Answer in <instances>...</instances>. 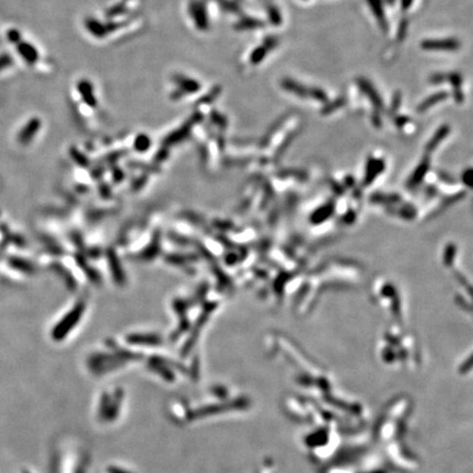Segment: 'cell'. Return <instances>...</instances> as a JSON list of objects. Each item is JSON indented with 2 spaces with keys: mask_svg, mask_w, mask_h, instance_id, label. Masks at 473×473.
I'll return each instance as SVG.
<instances>
[{
  "mask_svg": "<svg viewBox=\"0 0 473 473\" xmlns=\"http://www.w3.org/2000/svg\"><path fill=\"white\" fill-rule=\"evenodd\" d=\"M189 11L190 15L192 17V19L194 20L196 26L199 30H207L209 26L208 22V16L206 11V6L203 1H199V0H192L189 6Z\"/></svg>",
  "mask_w": 473,
  "mask_h": 473,
  "instance_id": "6da1fadb",
  "label": "cell"
},
{
  "mask_svg": "<svg viewBox=\"0 0 473 473\" xmlns=\"http://www.w3.org/2000/svg\"><path fill=\"white\" fill-rule=\"evenodd\" d=\"M421 46L426 51H457L460 47V42L457 39H425L421 43Z\"/></svg>",
  "mask_w": 473,
  "mask_h": 473,
  "instance_id": "7a4b0ae2",
  "label": "cell"
},
{
  "mask_svg": "<svg viewBox=\"0 0 473 473\" xmlns=\"http://www.w3.org/2000/svg\"><path fill=\"white\" fill-rule=\"evenodd\" d=\"M356 82H357V86H358V88L360 89V91L363 92L364 95L367 96L370 99V101L373 102L374 108H376L377 110H382L383 109V102L381 100L380 95H379L378 91L376 90V88L373 86V83L370 82L369 80H367L366 78H363V77L357 78Z\"/></svg>",
  "mask_w": 473,
  "mask_h": 473,
  "instance_id": "3957f363",
  "label": "cell"
},
{
  "mask_svg": "<svg viewBox=\"0 0 473 473\" xmlns=\"http://www.w3.org/2000/svg\"><path fill=\"white\" fill-rule=\"evenodd\" d=\"M175 82L177 84L178 89L172 93V97L175 98L176 96H177V99L181 96L185 95V93H194L199 90V83L196 80L184 77V76L177 75L175 77Z\"/></svg>",
  "mask_w": 473,
  "mask_h": 473,
  "instance_id": "277c9868",
  "label": "cell"
},
{
  "mask_svg": "<svg viewBox=\"0 0 473 473\" xmlns=\"http://www.w3.org/2000/svg\"><path fill=\"white\" fill-rule=\"evenodd\" d=\"M86 26L87 29L90 31V33H92L97 38L104 37V35L118 29V24L115 23L103 24L95 19H88L86 21Z\"/></svg>",
  "mask_w": 473,
  "mask_h": 473,
  "instance_id": "5b68a950",
  "label": "cell"
},
{
  "mask_svg": "<svg viewBox=\"0 0 473 473\" xmlns=\"http://www.w3.org/2000/svg\"><path fill=\"white\" fill-rule=\"evenodd\" d=\"M282 87L284 90L294 93L300 98H309V88L299 83L292 78H284L282 80Z\"/></svg>",
  "mask_w": 473,
  "mask_h": 473,
  "instance_id": "8992f818",
  "label": "cell"
},
{
  "mask_svg": "<svg viewBox=\"0 0 473 473\" xmlns=\"http://www.w3.org/2000/svg\"><path fill=\"white\" fill-rule=\"evenodd\" d=\"M367 2L369 3L373 13L374 15V17H376L377 21L379 22V25H380V29L382 30V32L385 33L388 32L389 26H388V21L385 15V11H383L381 0H367Z\"/></svg>",
  "mask_w": 473,
  "mask_h": 473,
  "instance_id": "52a82bcc",
  "label": "cell"
},
{
  "mask_svg": "<svg viewBox=\"0 0 473 473\" xmlns=\"http://www.w3.org/2000/svg\"><path fill=\"white\" fill-rule=\"evenodd\" d=\"M447 81L452 83L453 86V99L458 103H462L463 100H465V96L461 91V83H462V77L459 73H450L447 74Z\"/></svg>",
  "mask_w": 473,
  "mask_h": 473,
  "instance_id": "ba28073f",
  "label": "cell"
},
{
  "mask_svg": "<svg viewBox=\"0 0 473 473\" xmlns=\"http://www.w3.org/2000/svg\"><path fill=\"white\" fill-rule=\"evenodd\" d=\"M448 97H449V93L446 91H439L434 93V95L426 98V99L417 106V112H425V111H427L428 109H431L433 105L446 100Z\"/></svg>",
  "mask_w": 473,
  "mask_h": 473,
  "instance_id": "9c48e42d",
  "label": "cell"
},
{
  "mask_svg": "<svg viewBox=\"0 0 473 473\" xmlns=\"http://www.w3.org/2000/svg\"><path fill=\"white\" fill-rule=\"evenodd\" d=\"M78 90L88 105L96 106L97 100L95 98V93H93V87L90 82L87 81V80H81L78 83Z\"/></svg>",
  "mask_w": 473,
  "mask_h": 473,
  "instance_id": "30bf717a",
  "label": "cell"
},
{
  "mask_svg": "<svg viewBox=\"0 0 473 473\" xmlns=\"http://www.w3.org/2000/svg\"><path fill=\"white\" fill-rule=\"evenodd\" d=\"M449 132H450V128H449L448 125H443V126H440L438 129H437L436 133L431 138V140L427 142V145H426L427 153H432V151H434L437 148V146L440 144L441 140H443L445 137L448 136Z\"/></svg>",
  "mask_w": 473,
  "mask_h": 473,
  "instance_id": "8fae6325",
  "label": "cell"
},
{
  "mask_svg": "<svg viewBox=\"0 0 473 473\" xmlns=\"http://www.w3.org/2000/svg\"><path fill=\"white\" fill-rule=\"evenodd\" d=\"M265 23L258 19H254V18L245 17L242 18L238 23L235 24V29L239 31L243 30H253V29H261L264 28Z\"/></svg>",
  "mask_w": 473,
  "mask_h": 473,
  "instance_id": "7c38bea8",
  "label": "cell"
},
{
  "mask_svg": "<svg viewBox=\"0 0 473 473\" xmlns=\"http://www.w3.org/2000/svg\"><path fill=\"white\" fill-rule=\"evenodd\" d=\"M346 102H347L346 98H344V97L337 98V99L333 100L332 102H329V103L325 104L323 108L321 109V113H322L323 115L331 114L332 112H334V111L343 108V106L346 104Z\"/></svg>",
  "mask_w": 473,
  "mask_h": 473,
  "instance_id": "4fadbf2b",
  "label": "cell"
},
{
  "mask_svg": "<svg viewBox=\"0 0 473 473\" xmlns=\"http://www.w3.org/2000/svg\"><path fill=\"white\" fill-rule=\"evenodd\" d=\"M267 54V50L264 47V46H258L256 47V50H254L252 52V54L251 56H250V62H251L252 65H257V64H260V62L265 59V56Z\"/></svg>",
  "mask_w": 473,
  "mask_h": 473,
  "instance_id": "5bb4252c",
  "label": "cell"
},
{
  "mask_svg": "<svg viewBox=\"0 0 473 473\" xmlns=\"http://www.w3.org/2000/svg\"><path fill=\"white\" fill-rule=\"evenodd\" d=\"M267 15H269L270 21L272 24L274 25H279L283 22L282 19V13L277 9V7H275L272 4V6L267 7Z\"/></svg>",
  "mask_w": 473,
  "mask_h": 473,
  "instance_id": "9a60e30c",
  "label": "cell"
},
{
  "mask_svg": "<svg viewBox=\"0 0 473 473\" xmlns=\"http://www.w3.org/2000/svg\"><path fill=\"white\" fill-rule=\"evenodd\" d=\"M309 98H312V99H315L319 102H322V103L328 102L327 92L322 90V89L316 88V87L309 88Z\"/></svg>",
  "mask_w": 473,
  "mask_h": 473,
  "instance_id": "2e32d148",
  "label": "cell"
},
{
  "mask_svg": "<svg viewBox=\"0 0 473 473\" xmlns=\"http://www.w3.org/2000/svg\"><path fill=\"white\" fill-rule=\"evenodd\" d=\"M401 102H402V93H401L400 90H396L394 93V96H392L391 105H390V110H389V115H394V114H395L396 112H398V110L400 109Z\"/></svg>",
  "mask_w": 473,
  "mask_h": 473,
  "instance_id": "e0dca14e",
  "label": "cell"
},
{
  "mask_svg": "<svg viewBox=\"0 0 473 473\" xmlns=\"http://www.w3.org/2000/svg\"><path fill=\"white\" fill-rule=\"evenodd\" d=\"M217 1L220 3L221 8L224 9L225 11L233 12V13H240L241 12L238 4H236L234 1H231V0H217Z\"/></svg>",
  "mask_w": 473,
  "mask_h": 473,
  "instance_id": "ac0fdd59",
  "label": "cell"
},
{
  "mask_svg": "<svg viewBox=\"0 0 473 473\" xmlns=\"http://www.w3.org/2000/svg\"><path fill=\"white\" fill-rule=\"evenodd\" d=\"M408 28H409V21L407 19L401 20L398 28V37H396L398 38L399 42H402L405 39V37H407V33H408Z\"/></svg>",
  "mask_w": 473,
  "mask_h": 473,
  "instance_id": "d6986e66",
  "label": "cell"
},
{
  "mask_svg": "<svg viewBox=\"0 0 473 473\" xmlns=\"http://www.w3.org/2000/svg\"><path fill=\"white\" fill-rule=\"evenodd\" d=\"M278 39L276 37H266L263 41V46H264L267 51L274 50V48L278 45Z\"/></svg>",
  "mask_w": 473,
  "mask_h": 473,
  "instance_id": "ffe728a7",
  "label": "cell"
},
{
  "mask_svg": "<svg viewBox=\"0 0 473 473\" xmlns=\"http://www.w3.org/2000/svg\"><path fill=\"white\" fill-rule=\"evenodd\" d=\"M445 81H447V74L436 73L434 75H432L430 77V82L431 83L439 84V83H443Z\"/></svg>",
  "mask_w": 473,
  "mask_h": 473,
  "instance_id": "44dd1931",
  "label": "cell"
},
{
  "mask_svg": "<svg viewBox=\"0 0 473 473\" xmlns=\"http://www.w3.org/2000/svg\"><path fill=\"white\" fill-rule=\"evenodd\" d=\"M409 122H410V118L408 117H405V115H398V117H395L394 118V124L398 127H403L404 125H407Z\"/></svg>",
  "mask_w": 473,
  "mask_h": 473,
  "instance_id": "7402d4cb",
  "label": "cell"
},
{
  "mask_svg": "<svg viewBox=\"0 0 473 473\" xmlns=\"http://www.w3.org/2000/svg\"><path fill=\"white\" fill-rule=\"evenodd\" d=\"M372 119H373V123H374V126H376V127H380V126H381V118H380V115H379V114H378V112H376V111H374V112L373 113Z\"/></svg>",
  "mask_w": 473,
  "mask_h": 473,
  "instance_id": "603a6c76",
  "label": "cell"
},
{
  "mask_svg": "<svg viewBox=\"0 0 473 473\" xmlns=\"http://www.w3.org/2000/svg\"><path fill=\"white\" fill-rule=\"evenodd\" d=\"M413 0H401V10L407 11L411 7Z\"/></svg>",
  "mask_w": 473,
  "mask_h": 473,
  "instance_id": "cb8c5ba5",
  "label": "cell"
},
{
  "mask_svg": "<svg viewBox=\"0 0 473 473\" xmlns=\"http://www.w3.org/2000/svg\"><path fill=\"white\" fill-rule=\"evenodd\" d=\"M381 1L386 2L387 4H389V6H392V4L395 3V0H381Z\"/></svg>",
  "mask_w": 473,
  "mask_h": 473,
  "instance_id": "d4e9b609",
  "label": "cell"
}]
</instances>
